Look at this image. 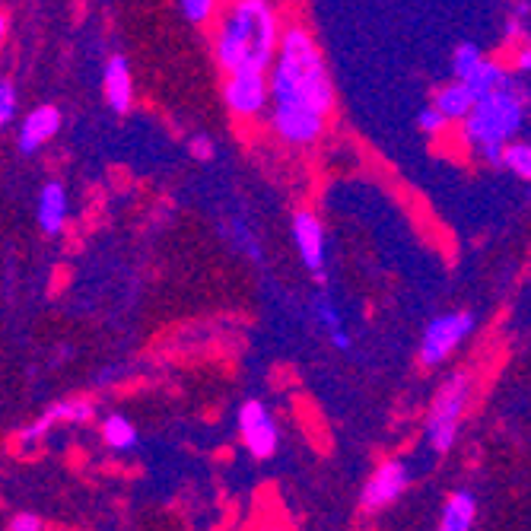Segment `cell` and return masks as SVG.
Returning a JSON list of instances; mask_svg holds the SVG:
<instances>
[{
	"label": "cell",
	"instance_id": "1",
	"mask_svg": "<svg viewBox=\"0 0 531 531\" xmlns=\"http://www.w3.org/2000/svg\"><path fill=\"white\" fill-rule=\"evenodd\" d=\"M271 128L290 147L322 140L334 112V83L315 35L303 23L283 26L277 61L271 67Z\"/></svg>",
	"mask_w": 531,
	"mask_h": 531
},
{
	"label": "cell",
	"instance_id": "2",
	"mask_svg": "<svg viewBox=\"0 0 531 531\" xmlns=\"http://www.w3.org/2000/svg\"><path fill=\"white\" fill-rule=\"evenodd\" d=\"M283 39V23L277 7L268 0H236L223 10L214 29V58L229 74H271Z\"/></svg>",
	"mask_w": 531,
	"mask_h": 531
},
{
	"label": "cell",
	"instance_id": "3",
	"mask_svg": "<svg viewBox=\"0 0 531 531\" xmlns=\"http://www.w3.org/2000/svg\"><path fill=\"white\" fill-rule=\"evenodd\" d=\"M528 105H531V93L522 83L512 80L506 90L474 105L471 118L462 125V140L474 153H481L490 166H503V150L509 144H516V134L522 131Z\"/></svg>",
	"mask_w": 531,
	"mask_h": 531
},
{
	"label": "cell",
	"instance_id": "4",
	"mask_svg": "<svg viewBox=\"0 0 531 531\" xmlns=\"http://www.w3.org/2000/svg\"><path fill=\"white\" fill-rule=\"evenodd\" d=\"M471 395H474V379H471V373H465V369H458V373H452L436 388V395L430 401L427 427H423V436H427L430 449L436 455L452 452L458 430H462V417L468 411Z\"/></svg>",
	"mask_w": 531,
	"mask_h": 531
},
{
	"label": "cell",
	"instance_id": "5",
	"mask_svg": "<svg viewBox=\"0 0 531 531\" xmlns=\"http://www.w3.org/2000/svg\"><path fill=\"white\" fill-rule=\"evenodd\" d=\"M477 328V318L471 312H446V315H436L433 322L423 328L420 334V363L423 366H442L452 350L462 347L471 331Z\"/></svg>",
	"mask_w": 531,
	"mask_h": 531
},
{
	"label": "cell",
	"instance_id": "6",
	"mask_svg": "<svg viewBox=\"0 0 531 531\" xmlns=\"http://www.w3.org/2000/svg\"><path fill=\"white\" fill-rule=\"evenodd\" d=\"M236 427H239L242 446L249 449V455L258 458V462H264V458H271L277 452L280 427H277V417L268 411V404H264V401H258V398L242 401Z\"/></svg>",
	"mask_w": 531,
	"mask_h": 531
},
{
	"label": "cell",
	"instance_id": "7",
	"mask_svg": "<svg viewBox=\"0 0 531 531\" xmlns=\"http://www.w3.org/2000/svg\"><path fill=\"white\" fill-rule=\"evenodd\" d=\"M223 105L236 118H258L271 105V74H229L223 80Z\"/></svg>",
	"mask_w": 531,
	"mask_h": 531
},
{
	"label": "cell",
	"instance_id": "8",
	"mask_svg": "<svg viewBox=\"0 0 531 531\" xmlns=\"http://www.w3.org/2000/svg\"><path fill=\"white\" fill-rule=\"evenodd\" d=\"M290 233H293V245H296V255L303 261V268L318 280V283H328L325 274V261H328V242H325V226L318 220L312 210L299 207L293 220H290Z\"/></svg>",
	"mask_w": 531,
	"mask_h": 531
},
{
	"label": "cell",
	"instance_id": "9",
	"mask_svg": "<svg viewBox=\"0 0 531 531\" xmlns=\"http://www.w3.org/2000/svg\"><path fill=\"white\" fill-rule=\"evenodd\" d=\"M407 484H411V465L404 458H385L360 490V509L363 512L388 509L407 490Z\"/></svg>",
	"mask_w": 531,
	"mask_h": 531
},
{
	"label": "cell",
	"instance_id": "10",
	"mask_svg": "<svg viewBox=\"0 0 531 531\" xmlns=\"http://www.w3.org/2000/svg\"><path fill=\"white\" fill-rule=\"evenodd\" d=\"M93 417H96L93 401H86V398H64V401L48 404L45 414H39V417L29 423V427L20 430L16 442H20V449L32 452L51 433V427H58V423H77V427H80V423H90Z\"/></svg>",
	"mask_w": 531,
	"mask_h": 531
},
{
	"label": "cell",
	"instance_id": "11",
	"mask_svg": "<svg viewBox=\"0 0 531 531\" xmlns=\"http://www.w3.org/2000/svg\"><path fill=\"white\" fill-rule=\"evenodd\" d=\"M61 109L58 105H35V109L16 128V150L23 156H35L51 137L61 131Z\"/></svg>",
	"mask_w": 531,
	"mask_h": 531
},
{
	"label": "cell",
	"instance_id": "12",
	"mask_svg": "<svg viewBox=\"0 0 531 531\" xmlns=\"http://www.w3.org/2000/svg\"><path fill=\"white\" fill-rule=\"evenodd\" d=\"M102 90H105V102H109V109L125 115L131 112L134 105V77H131V64L125 55H112L105 61L102 70Z\"/></svg>",
	"mask_w": 531,
	"mask_h": 531
},
{
	"label": "cell",
	"instance_id": "13",
	"mask_svg": "<svg viewBox=\"0 0 531 531\" xmlns=\"http://www.w3.org/2000/svg\"><path fill=\"white\" fill-rule=\"evenodd\" d=\"M35 220L45 236H61L67 226V188L64 182L51 179L39 188V201H35Z\"/></svg>",
	"mask_w": 531,
	"mask_h": 531
},
{
	"label": "cell",
	"instance_id": "14",
	"mask_svg": "<svg viewBox=\"0 0 531 531\" xmlns=\"http://www.w3.org/2000/svg\"><path fill=\"white\" fill-rule=\"evenodd\" d=\"M474 96L468 93V86L465 83H458V80H452V83H446V86H439L436 90V96H433V109L449 121V125H455V121H465L471 118V112H474Z\"/></svg>",
	"mask_w": 531,
	"mask_h": 531
},
{
	"label": "cell",
	"instance_id": "15",
	"mask_svg": "<svg viewBox=\"0 0 531 531\" xmlns=\"http://www.w3.org/2000/svg\"><path fill=\"white\" fill-rule=\"evenodd\" d=\"M477 519V497L471 490H455L442 506L436 531H471Z\"/></svg>",
	"mask_w": 531,
	"mask_h": 531
},
{
	"label": "cell",
	"instance_id": "16",
	"mask_svg": "<svg viewBox=\"0 0 531 531\" xmlns=\"http://www.w3.org/2000/svg\"><path fill=\"white\" fill-rule=\"evenodd\" d=\"M509 83H512L509 70H506L500 61H493V58H484L481 67H477L474 74L465 80V86H468V93L474 96V102H481V99H487V96H493V93L506 90Z\"/></svg>",
	"mask_w": 531,
	"mask_h": 531
},
{
	"label": "cell",
	"instance_id": "17",
	"mask_svg": "<svg viewBox=\"0 0 531 531\" xmlns=\"http://www.w3.org/2000/svg\"><path fill=\"white\" fill-rule=\"evenodd\" d=\"M102 442L112 452H134L140 436H137V427L125 414H109V417H102Z\"/></svg>",
	"mask_w": 531,
	"mask_h": 531
},
{
	"label": "cell",
	"instance_id": "18",
	"mask_svg": "<svg viewBox=\"0 0 531 531\" xmlns=\"http://www.w3.org/2000/svg\"><path fill=\"white\" fill-rule=\"evenodd\" d=\"M226 239L233 242V249L236 252H242L245 258H252L255 264H261L264 261V252H261V242H258V236L249 229V223H242V220H233L226 226Z\"/></svg>",
	"mask_w": 531,
	"mask_h": 531
},
{
	"label": "cell",
	"instance_id": "19",
	"mask_svg": "<svg viewBox=\"0 0 531 531\" xmlns=\"http://www.w3.org/2000/svg\"><path fill=\"white\" fill-rule=\"evenodd\" d=\"M312 315H315V325H322L328 334H334V331L344 328L341 309H338V303L331 299L328 290H318V293L312 296Z\"/></svg>",
	"mask_w": 531,
	"mask_h": 531
},
{
	"label": "cell",
	"instance_id": "20",
	"mask_svg": "<svg viewBox=\"0 0 531 531\" xmlns=\"http://www.w3.org/2000/svg\"><path fill=\"white\" fill-rule=\"evenodd\" d=\"M481 61H484V51L477 48L474 42H462L455 48V55H452V77L458 80V83H465L477 67H481Z\"/></svg>",
	"mask_w": 531,
	"mask_h": 531
},
{
	"label": "cell",
	"instance_id": "21",
	"mask_svg": "<svg viewBox=\"0 0 531 531\" xmlns=\"http://www.w3.org/2000/svg\"><path fill=\"white\" fill-rule=\"evenodd\" d=\"M503 169H509L516 179L531 182V144L528 140H516L503 150Z\"/></svg>",
	"mask_w": 531,
	"mask_h": 531
},
{
	"label": "cell",
	"instance_id": "22",
	"mask_svg": "<svg viewBox=\"0 0 531 531\" xmlns=\"http://www.w3.org/2000/svg\"><path fill=\"white\" fill-rule=\"evenodd\" d=\"M179 10H182V16L191 26H207L217 16L220 4H217V0H182Z\"/></svg>",
	"mask_w": 531,
	"mask_h": 531
},
{
	"label": "cell",
	"instance_id": "23",
	"mask_svg": "<svg viewBox=\"0 0 531 531\" xmlns=\"http://www.w3.org/2000/svg\"><path fill=\"white\" fill-rule=\"evenodd\" d=\"M16 118V86L10 77L0 80V125L10 128Z\"/></svg>",
	"mask_w": 531,
	"mask_h": 531
},
{
	"label": "cell",
	"instance_id": "24",
	"mask_svg": "<svg viewBox=\"0 0 531 531\" xmlns=\"http://www.w3.org/2000/svg\"><path fill=\"white\" fill-rule=\"evenodd\" d=\"M417 128L427 134V137H439V134H446V128H449V121L442 118L433 105H427V109H420L417 112Z\"/></svg>",
	"mask_w": 531,
	"mask_h": 531
},
{
	"label": "cell",
	"instance_id": "25",
	"mask_svg": "<svg viewBox=\"0 0 531 531\" xmlns=\"http://www.w3.org/2000/svg\"><path fill=\"white\" fill-rule=\"evenodd\" d=\"M188 153H191V159H198V163H210V159L217 156L214 137H210V134H194L188 140Z\"/></svg>",
	"mask_w": 531,
	"mask_h": 531
},
{
	"label": "cell",
	"instance_id": "26",
	"mask_svg": "<svg viewBox=\"0 0 531 531\" xmlns=\"http://www.w3.org/2000/svg\"><path fill=\"white\" fill-rule=\"evenodd\" d=\"M42 519L35 516V512H16L10 519V531H42Z\"/></svg>",
	"mask_w": 531,
	"mask_h": 531
},
{
	"label": "cell",
	"instance_id": "27",
	"mask_svg": "<svg viewBox=\"0 0 531 531\" xmlns=\"http://www.w3.org/2000/svg\"><path fill=\"white\" fill-rule=\"evenodd\" d=\"M506 42H516V39H525V20H519V16H506Z\"/></svg>",
	"mask_w": 531,
	"mask_h": 531
},
{
	"label": "cell",
	"instance_id": "28",
	"mask_svg": "<svg viewBox=\"0 0 531 531\" xmlns=\"http://www.w3.org/2000/svg\"><path fill=\"white\" fill-rule=\"evenodd\" d=\"M328 341H331V347H334V350H350V347H353V338H350V331H347V328L328 334Z\"/></svg>",
	"mask_w": 531,
	"mask_h": 531
},
{
	"label": "cell",
	"instance_id": "29",
	"mask_svg": "<svg viewBox=\"0 0 531 531\" xmlns=\"http://www.w3.org/2000/svg\"><path fill=\"white\" fill-rule=\"evenodd\" d=\"M516 70H522V74H531V42H525L516 51Z\"/></svg>",
	"mask_w": 531,
	"mask_h": 531
},
{
	"label": "cell",
	"instance_id": "30",
	"mask_svg": "<svg viewBox=\"0 0 531 531\" xmlns=\"http://www.w3.org/2000/svg\"><path fill=\"white\" fill-rule=\"evenodd\" d=\"M531 13V4H516V7H512V16H519V20H522V16H528Z\"/></svg>",
	"mask_w": 531,
	"mask_h": 531
},
{
	"label": "cell",
	"instance_id": "31",
	"mask_svg": "<svg viewBox=\"0 0 531 531\" xmlns=\"http://www.w3.org/2000/svg\"><path fill=\"white\" fill-rule=\"evenodd\" d=\"M271 531H290V528H271Z\"/></svg>",
	"mask_w": 531,
	"mask_h": 531
}]
</instances>
